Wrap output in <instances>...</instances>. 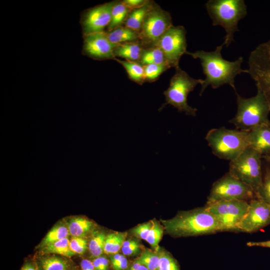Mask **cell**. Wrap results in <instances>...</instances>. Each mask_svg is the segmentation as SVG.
<instances>
[{
    "label": "cell",
    "mask_w": 270,
    "mask_h": 270,
    "mask_svg": "<svg viewBox=\"0 0 270 270\" xmlns=\"http://www.w3.org/2000/svg\"><path fill=\"white\" fill-rule=\"evenodd\" d=\"M110 41L114 44L140 40L138 32L125 26L106 32Z\"/></svg>",
    "instance_id": "obj_21"
},
{
    "label": "cell",
    "mask_w": 270,
    "mask_h": 270,
    "mask_svg": "<svg viewBox=\"0 0 270 270\" xmlns=\"http://www.w3.org/2000/svg\"><path fill=\"white\" fill-rule=\"evenodd\" d=\"M126 270H149L146 267L136 260L134 262L128 266Z\"/></svg>",
    "instance_id": "obj_41"
},
{
    "label": "cell",
    "mask_w": 270,
    "mask_h": 270,
    "mask_svg": "<svg viewBox=\"0 0 270 270\" xmlns=\"http://www.w3.org/2000/svg\"><path fill=\"white\" fill-rule=\"evenodd\" d=\"M257 88L256 96L244 98L235 92L236 97L237 112L229 120L236 129L250 131L258 126L268 124L270 120L269 104L263 92Z\"/></svg>",
    "instance_id": "obj_4"
},
{
    "label": "cell",
    "mask_w": 270,
    "mask_h": 270,
    "mask_svg": "<svg viewBox=\"0 0 270 270\" xmlns=\"http://www.w3.org/2000/svg\"><path fill=\"white\" fill-rule=\"evenodd\" d=\"M114 60L124 68L131 80L140 85L145 82L143 66L137 62L120 60L116 58Z\"/></svg>",
    "instance_id": "obj_24"
},
{
    "label": "cell",
    "mask_w": 270,
    "mask_h": 270,
    "mask_svg": "<svg viewBox=\"0 0 270 270\" xmlns=\"http://www.w3.org/2000/svg\"><path fill=\"white\" fill-rule=\"evenodd\" d=\"M158 252L160 256L158 270H180L177 261L170 254L160 248Z\"/></svg>",
    "instance_id": "obj_31"
},
{
    "label": "cell",
    "mask_w": 270,
    "mask_h": 270,
    "mask_svg": "<svg viewBox=\"0 0 270 270\" xmlns=\"http://www.w3.org/2000/svg\"><path fill=\"white\" fill-rule=\"evenodd\" d=\"M247 73L266 96L270 106V46L266 42L251 52Z\"/></svg>",
    "instance_id": "obj_9"
},
{
    "label": "cell",
    "mask_w": 270,
    "mask_h": 270,
    "mask_svg": "<svg viewBox=\"0 0 270 270\" xmlns=\"http://www.w3.org/2000/svg\"><path fill=\"white\" fill-rule=\"evenodd\" d=\"M268 124L270 127V122H268Z\"/></svg>",
    "instance_id": "obj_45"
},
{
    "label": "cell",
    "mask_w": 270,
    "mask_h": 270,
    "mask_svg": "<svg viewBox=\"0 0 270 270\" xmlns=\"http://www.w3.org/2000/svg\"><path fill=\"white\" fill-rule=\"evenodd\" d=\"M148 0H124L122 2L130 10L139 8L148 3Z\"/></svg>",
    "instance_id": "obj_38"
},
{
    "label": "cell",
    "mask_w": 270,
    "mask_h": 270,
    "mask_svg": "<svg viewBox=\"0 0 270 270\" xmlns=\"http://www.w3.org/2000/svg\"><path fill=\"white\" fill-rule=\"evenodd\" d=\"M126 232H114L108 234L106 238L104 252L108 254L118 253L126 239Z\"/></svg>",
    "instance_id": "obj_26"
},
{
    "label": "cell",
    "mask_w": 270,
    "mask_h": 270,
    "mask_svg": "<svg viewBox=\"0 0 270 270\" xmlns=\"http://www.w3.org/2000/svg\"><path fill=\"white\" fill-rule=\"evenodd\" d=\"M154 220L140 224L132 230V232L134 236L147 241L150 236Z\"/></svg>",
    "instance_id": "obj_33"
},
{
    "label": "cell",
    "mask_w": 270,
    "mask_h": 270,
    "mask_svg": "<svg viewBox=\"0 0 270 270\" xmlns=\"http://www.w3.org/2000/svg\"><path fill=\"white\" fill-rule=\"evenodd\" d=\"M110 260L114 270H126L129 266L128 260L123 254H111Z\"/></svg>",
    "instance_id": "obj_36"
},
{
    "label": "cell",
    "mask_w": 270,
    "mask_h": 270,
    "mask_svg": "<svg viewBox=\"0 0 270 270\" xmlns=\"http://www.w3.org/2000/svg\"><path fill=\"white\" fill-rule=\"evenodd\" d=\"M156 46L162 52L170 68L179 66L180 60L186 54V30L182 26H172L161 37Z\"/></svg>",
    "instance_id": "obj_12"
},
{
    "label": "cell",
    "mask_w": 270,
    "mask_h": 270,
    "mask_svg": "<svg viewBox=\"0 0 270 270\" xmlns=\"http://www.w3.org/2000/svg\"><path fill=\"white\" fill-rule=\"evenodd\" d=\"M248 131L228 129L222 126L210 129L205 139L215 156L231 161L248 147Z\"/></svg>",
    "instance_id": "obj_5"
},
{
    "label": "cell",
    "mask_w": 270,
    "mask_h": 270,
    "mask_svg": "<svg viewBox=\"0 0 270 270\" xmlns=\"http://www.w3.org/2000/svg\"><path fill=\"white\" fill-rule=\"evenodd\" d=\"M172 26L170 14L155 3L138 32L139 40L144 48L156 46L161 37Z\"/></svg>",
    "instance_id": "obj_10"
},
{
    "label": "cell",
    "mask_w": 270,
    "mask_h": 270,
    "mask_svg": "<svg viewBox=\"0 0 270 270\" xmlns=\"http://www.w3.org/2000/svg\"><path fill=\"white\" fill-rule=\"evenodd\" d=\"M144 82H152L156 80L162 74L170 68L166 65L148 64L143 66Z\"/></svg>",
    "instance_id": "obj_30"
},
{
    "label": "cell",
    "mask_w": 270,
    "mask_h": 270,
    "mask_svg": "<svg viewBox=\"0 0 270 270\" xmlns=\"http://www.w3.org/2000/svg\"><path fill=\"white\" fill-rule=\"evenodd\" d=\"M70 246L75 254H82L88 248V243L84 238L72 236L70 240Z\"/></svg>",
    "instance_id": "obj_34"
},
{
    "label": "cell",
    "mask_w": 270,
    "mask_h": 270,
    "mask_svg": "<svg viewBox=\"0 0 270 270\" xmlns=\"http://www.w3.org/2000/svg\"><path fill=\"white\" fill-rule=\"evenodd\" d=\"M254 198L256 196L252 189L228 172L214 183L206 203L234 200L249 202Z\"/></svg>",
    "instance_id": "obj_11"
},
{
    "label": "cell",
    "mask_w": 270,
    "mask_h": 270,
    "mask_svg": "<svg viewBox=\"0 0 270 270\" xmlns=\"http://www.w3.org/2000/svg\"><path fill=\"white\" fill-rule=\"evenodd\" d=\"M69 235V231L65 222L57 224L46 234L40 242L39 248H42L46 245L68 238Z\"/></svg>",
    "instance_id": "obj_27"
},
{
    "label": "cell",
    "mask_w": 270,
    "mask_h": 270,
    "mask_svg": "<svg viewBox=\"0 0 270 270\" xmlns=\"http://www.w3.org/2000/svg\"><path fill=\"white\" fill-rule=\"evenodd\" d=\"M248 246H260L270 248V240L262 242H249L246 243Z\"/></svg>",
    "instance_id": "obj_40"
},
{
    "label": "cell",
    "mask_w": 270,
    "mask_h": 270,
    "mask_svg": "<svg viewBox=\"0 0 270 270\" xmlns=\"http://www.w3.org/2000/svg\"><path fill=\"white\" fill-rule=\"evenodd\" d=\"M175 69V73L170 80L169 86L164 92L166 102L160 110L165 106L170 104L178 112H184L187 115L194 116L197 109L188 104V96L197 85H201L203 80L192 78L180 66Z\"/></svg>",
    "instance_id": "obj_6"
},
{
    "label": "cell",
    "mask_w": 270,
    "mask_h": 270,
    "mask_svg": "<svg viewBox=\"0 0 270 270\" xmlns=\"http://www.w3.org/2000/svg\"><path fill=\"white\" fill-rule=\"evenodd\" d=\"M39 270H74L72 264L66 258L44 254L38 260Z\"/></svg>",
    "instance_id": "obj_17"
},
{
    "label": "cell",
    "mask_w": 270,
    "mask_h": 270,
    "mask_svg": "<svg viewBox=\"0 0 270 270\" xmlns=\"http://www.w3.org/2000/svg\"><path fill=\"white\" fill-rule=\"evenodd\" d=\"M144 48L140 40L116 44L114 54L115 58L120 57L126 60L138 62Z\"/></svg>",
    "instance_id": "obj_18"
},
{
    "label": "cell",
    "mask_w": 270,
    "mask_h": 270,
    "mask_svg": "<svg viewBox=\"0 0 270 270\" xmlns=\"http://www.w3.org/2000/svg\"><path fill=\"white\" fill-rule=\"evenodd\" d=\"M92 262L96 270H108L109 262L104 256L94 258Z\"/></svg>",
    "instance_id": "obj_37"
},
{
    "label": "cell",
    "mask_w": 270,
    "mask_h": 270,
    "mask_svg": "<svg viewBox=\"0 0 270 270\" xmlns=\"http://www.w3.org/2000/svg\"><path fill=\"white\" fill-rule=\"evenodd\" d=\"M166 232L174 237L208 234L219 232L216 220L206 208L182 211L174 218L161 220Z\"/></svg>",
    "instance_id": "obj_2"
},
{
    "label": "cell",
    "mask_w": 270,
    "mask_h": 270,
    "mask_svg": "<svg viewBox=\"0 0 270 270\" xmlns=\"http://www.w3.org/2000/svg\"><path fill=\"white\" fill-rule=\"evenodd\" d=\"M114 2L115 1L99 5L84 12L81 20L84 35L104 32V30L110 22Z\"/></svg>",
    "instance_id": "obj_15"
},
{
    "label": "cell",
    "mask_w": 270,
    "mask_h": 270,
    "mask_svg": "<svg viewBox=\"0 0 270 270\" xmlns=\"http://www.w3.org/2000/svg\"><path fill=\"white\" fill-rule=\"evenodd\" d=\"M130 11L122 1H115L112 10L110 21L108 26V32L124 26Z\"/></svg>",
    "instance_id": "obj_22"
},
{
    "label": "cell",
    "mask_w": 270,
    "mask_h": 270,
    "mask_svg": "<svg viewBox=\"0 0 270 270\" xmlns=\"http://www.w3.org/2000/svg\"><path fill=\"white\" fill-rule=\"evenodd\" d=\"M83 52L88 56L98 60H114L116 44L108 40L106 32H102L84 35Z\"/></svg>",
    "instance_id": "obj_14"
},
{
    "label": "cell",
    "mask_w": 270,
    "mask_h": 270,
    "mask_svg": "<svg viewBox=\"0 0 270 270\" xmlns=\"http://www.w3.org/2000/svg\"><path fill=\"white\" fill-rule=\"evenodd\" d=\"M106 236L102 232L95 233L88 243V248L94 258L101 256L104 252V246Z\"/></svg>",
    "instance_id": "obj_29"
},
{
    "label": "cell",
    "mask_w": 270,
    "mask_h": 270,
    "mask_svg": "<svg viewBox=\"0 0 270 270\" xmlns=\"http://www.w3.org/2000/svg\"><path fill=\"white\" fill-rule=\"evenodd\" d=\"M207 12L214 26H220L226 32L222 44L228 47L238 32V23L247 14V6L244 0H209L206 4Z\"/></svg>",
    "instance_id": "obj_3"
},
{
    "label": "cell",
    "mask_w": 270,
    "mask_h": 270,
    "mask_svg": "<svg viewBox=\"0 0 270 270\" xmlns=\"http://www.w3.org/2000/svg\"><path fill=\"white\" fill-rule=\"evenodd\" d=\"M223 46L222 44L212 52L200 50L194 52H186V54L194 58L200 60L206 76L201 84L200 96L202 95L208 86L215 89L224 84H228L236 92V77L242 72L247 73L246 70H242L241 68L242 57L240 56L232 62L226 60L222 57L221 52Z\"/></svg>",
    "instance_id": "obj_1"
},
{
    "label": "cell",
    "mask_w": 270,
    "mask_h": 270,
    "mask_svg": "<svg viewBox=\"0 0 270 270\" xmlns=\"http://www.w3.org/2000/svg\"><path fill=\"white\" fill-rule=\"evenodd\" d=\"M149 270H158L160 256L158 251L146 249L136 259Z\"/></svg>",
    "instance_id": "obj_28"
},
{
    "label": "cell",
    "mask_w": 270,
    "mask_h": 270,
    "mask_svg": "<svg viewBox=\"0 0 270 270\" xmlns=\"http://www.w3.org/2000/svg\"><path fill=\"white\" fill-rule=\"evenodd\" d=\"M270 224V204L258 198L249 202L248 210L237 232H256Z\"/></svg>",
    "instance_id": "obj_13"
},
{
    "label": "cell",
    "mask_w": 270,
    "mask_h": 270,
    "mask_svg": "<svg viewBox=\"0 0 270 270\" xmlns=\"http://www.w3.org/2000/svg\"><path fill=\"white\" fill-rule=\"evenodd\" d=\"M138 62L142 66L156 64L170 67L162 52L157 46L144 48Z\"/></svg>",
    "instance_id": "obj_23"
},
{
    "label": "cell",
    "mask_w": 270,
    "mask_h": 270,
    "mask_svg": "<svg viewBox=\"0 0 270 270\" xmlns=\"http://www.w3.org/2000/svg\"><path fill=\"white\" fill-rule=\"evenodd\" d=\"M82 270H96L92 261L88 259H84L80 262Z\"/></svg>",
    "instance_id": "obj_39"
},
{
    "label": "cell",
    "mask_w": 270,
    "mask_h": 270,
    "mask_svg": "<svg viewBox=\"0 0 270 270\" xmlns=\"http://www.w3.org/2000/svg\"><path fill=\"white\" fill-rule=\"evenodd\" d=\"M262 158L260 152L248 146L229 164L228 172L250 186L256 196L262 182Z\"/></svg>",
    "instance_id": "obj_7"
},
{
    "label": "cell",
    "mask_w": 270,
    "mask_h": 270,
    "mask_svg": "<svg viewBox=\"0 0 270 270\" xmlns=\"http://www.w3.org/2000/svg\"><path fill=\"white\" fill-rule=\"evenodd\" d=\"M122 254L126 256H133L140 251L139 242L134 239L125 240L121 248Z\"/></svg>",
    "instance_id": "obj_35"
},
{
    "label": "cell",
    "mask_w": 270,
    "mask_h": 270,
    "mask_svg": "<svg viewBox=\"0 0 270 270\" xmlns=\"http://www.w3.org/2000/svg\"><path fill=\"white\" fill-rule=\"evenodd\" d=\"M20 270H39L37 266L30 262L25 263Z\"/></svg>",
    "instance_id": "obj_42"
},
{
    "label": "cell",
    "mask_w": 270,
    "mask_h": 270,
    "mask_svg": "<svg viewBox=\"0 0 270 270\" xmlns=\"http://www.w3.org/2000/svg\"><path fill=\"white\" fill-rule=\"evenodd\" d=\"M256 198L270 204V167H267L266 169Z\"/></svg>",
    "instance_id": "obj_32"
},
{
    "label": "cell",
    "mask_w": 270,
    "mask_h": 270,
    "mask_svg": "<svg viewBox=\"0 0 270 270\" xmlns=\"http://www.w3.org/2000/svg\"><path fill=\"white\" fill-rule=\"evenodd\" d=\"M154 4V1L149 0L143 7L130 10L124 26L139 32L148 12Z\"/></svg>",
    "instance_id": "obj_20"
},
{
    "label": "cell",
    "mask_w": 270,
    "mask_h": 270,
    "mask_svg": "<svg viewBox=\"0 0 270 270\" xmlns=\"http://www.w3.org/2000/svg\"><path fill=\"white\" fill-rule=\"evenodd\" d=\"M41 249L44 254H58L66 258H70L76 254L70 248L68 237L46 245Z\"/></svg>",
    "instance_id": "obj_25"
},
{
    "label": "cell",
    "mask_w": 270,
    "mask_h": 270,
    "mask_svg": "<svg viewBox=\"0 0 270 270\" xmlns=\"http://www.w3.org/2000/svg\"><path fill=\"white\" fill-rule=\"evenodd\" d=\"M248 206L249 202L234 200L206 203L205 206L216 220L219 232H237Z\"/></svg>",
    "instance_id": "obj_8"
},
{
    "label": "cell",
    "mask_w": 270,
    "mask_h": 270,
    "mask_svg": "<svg viewBox=\"0 0 270 270\" xmlns=\"http://www.w3.org/2000/svg\"><path fill=\"white\" fill-rule=\"evenodd\" d=\"M70 235L72 236L83 237L93 229L94 224L88 218L82 216H72L65 222Z\"/></svg>",
    "instance_id": "obj_19"
},
{
    "label": "cell",
    "mask_w": 270,
    "mask_h": 270,
    "mask_svg": "<svg viewBox=\"0 0 270 270\" xmlns=\"http://www.w3.org/2000/svg\"><path fill=\"white\" fill-rule=\"evenodd\" d=\"M248 147L262 156L270 154V127L268 124L258 126L248 131Z\"/></svg>",
    "instance_id": "obj_16"
},
{
    "label": "cell",
    "mask_w": 270,
    "mask_h": 270,
    "mask_svg": "<svg viewBox=\"0 0 270 270\" xmlns=\"http://www.w3.org/2000/svg\"><path fill=\"white\" fill-rule=\"evenodd\" d=\"M266 42L268 45L270 46V40H269L268 42Z\"/></svg>",
    "instance_id": "obj_44"
},
{
    "label": "cell",
    "mask_w": 270,
    "mask_h": 270,
    "mask_svg": "<svg viewBox=\"0 0 270 270\" xmlns=\"http://www.w3.org/2000/svg\"><path fill=\"white\" fill-rule=\"evenodd\" d=\"M262 158H264L267 162L270 164V154L262 156Z\"/></svg>",
    "instance_id": "obj_43"
}]
</instances>
